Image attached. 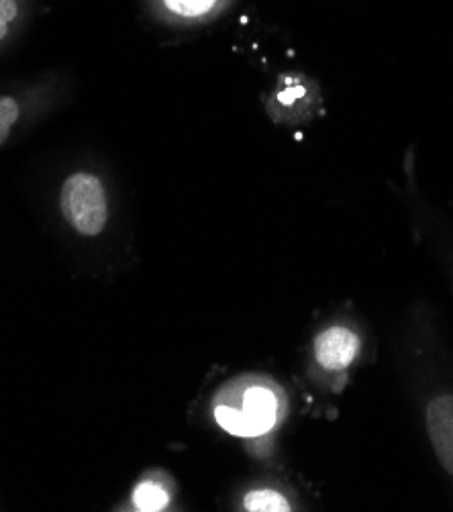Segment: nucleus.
<instances>
[{"label": "nucleus", "instance_id": "obj_9", "mask_svg": "<svg viewBox=\"0 0 453 512\" xmlns=\"http://www.w3.org/2000/svg\"><path fill=\"white\" fill-rule=\"evenodd\" d=\"M19 119V105L11 96H0V145L11 135L13 125Z\"/></svg>", "mask_w": 453, "mask_h": 512}, {"label": "nucleus", "instance_id": "obj_2", "mask_svg": "<svg viewBox=\"0 0 453 512\" xmlns=\"http://www.w3.org/2000/svg\"><path fill=\"white\" fill-rule=\"evenodd\" d=\"M427 433L441 466L453 476V394L439 396L429 404Z\"/></svg>", "mask_w": 453, "mask_h": 512}, {"label": "nucleus", "instance_id": "obj_1", "mask_svg": "<svg viewBox=\"0 0 453 512\" xmlns=\"http://www.w3.org/2000/svg\"><path fill=\"white\" fill-rule=\"evenodd\" d=\"M62 213L66 221L86 237H94L107 227L109 200L103 182L88 172H78L66 178L60 194Z\"/></svg>", "mask_w": 453, "mask_h": 512}, {"label": "nucleus", "instance_id": "obj_6", "mask_svg": "<svg viewBox=\"0 0 453 512\" xmlns=\"http://www.w3.org/2000/svg\"><path fill=\"white\" fill-rule=\"evenodd\" d=\"M243 508L249 512H288L290 502L276 490H254L243 498Z\"/></svg>", "mask_w": 453, "mask_h": 512}, {"label": "nucleus", "instance_id": "obj_7", "mask_svg": "<svg viewBox=\"0 0 453 512\" xmlns=\"http://www.w3.org/2000/svg\"><path fill=\"white\" fill-rule=\"evenodd\" d=\"M215 417L219 421V425L229 431L231 435H239V437H254L258 435L256 427L251 425V421L245 417L243 411H237L233 406H217Z\"/></svg>", "mask_w": 453, "mask_h": 512}, {"label": "nucleus", "instance_id": "obj_10", "mask_svg": "<svg viewBox=\"0 0 453 512\" xmlns=\"http://www.w3.org/2000/svg\"><path fill=\"white\" fill-rule=\"evenodd\" d=\"M17 0H0V39L9 31V25L17 19Z\"/></svg>", "mask_w": 453, "mask_h": 512}, {"label": "nucleus", "instance_id": "obj_3", "mask_svg": "<svg viewBox=\"0 0 453 512\" xmlns=\"http://www.w3.org/2000/svg\"><path fill=\"white\" fill-rule=\"evenodd\" d=\"M360 351L358 335L351 333L345 327H331L323 331L315 341V355L317 362L333 372L345 370L351 362L356 360Z\"/></svg>", "mask_w": 453, "mask_h": 512}, {"label": "nucleus", "instance_id": "obj_4", "mask_svg": "<svg viewBox=\"0 0 453 512\" xmlns=\"http://www.w3.org/2000/svg\"><path fill=\"white\" fill-rule=\"evenodd\" d=\"M243 413L256 427L258 435L266 433L278 417V400L268 388H249L243 398Z\"/></svg>", "mask_w": 453, "mask_h": 512}, {"label": "nucleus", "instance_id": "obj_5", "mask_svg": "<svg viewBox=\"0 0 453 512\" xmlns=\"http://www.w3.org/2000/svg\"><path fill=\"white\" fill-rule=\"evenodd\" d=\"M168 492L162 484L143 480L133 492V506L137 510H164L168 506Z\"/></svg>", "mask_w": 453, "mask_h": 512}, {"label": "nucleus", "instance_id": "obj_8", "mask_svg": "<svg viewBox=\"0 0 453 512\" xmlns=\"http://www.w3.org/2000/svg\"><path fill=\"white\" fill-rule=\"evenodd\" d=\"M217 5H219V0H164V7L170 13L178 15V17H188V19L205 17Z\"/></svg>", "mask_w": 453, "mask_h": 512}]
</instances>
